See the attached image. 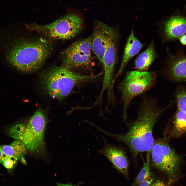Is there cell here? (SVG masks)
<instances>
[{
  "label": "cell",
  "instance_id": "25",
  "mask_svg": "<svg viewBox=\"0 0 186 186\" xmlns=\"http://www.w3.org/2000/svg\"><path fill=\"white\" fill-rule=\"evenodd\" d=\"M56 186H75L70 184H63L57 183Z\"/></svg>",
  "mask_w": 186,
  "mask_h": 186
},
{
  "label": "cell",
  "instance_id": "16",
  "mask_svg": "<svg viewBox=\"0 0 186 186\" xmlns=\"http://www.w3.org/2000/svg\"><path fill=\"white\" fill-rule=\"evenodd\" d=\"M4 154L6 156L13 157L18 160H21L26 164L24 156L28 151L24 144L16 140L8 145L1 146Z\"/></svg>",
  "mask_w": 186,
  "mask_h": 186
},
{
  "label": "cell",
  "instance_id": "8",
  "mask_svg": "<svg viewBox=\"0 0 186 186\" xmlns=\"http://www.w3.org/2000/svg\"><path fill=\"white\" fill-rule=\"evenodd\" d=\"M92 35L76 41L63 51L62 66L72 69L91 68Z\"/></svg>",
  "mask_w": 186,
  "mask_h": 186
},
{
  "label": "cell",
  "instance_id": "6",
  "mask_svg": "<svg viewBox=\"0 0 186 186\" xmlns=\"http://www.w3.org/2000/svg\"><path fill=\"white\" fill-rule=\"evenodd\" d=\"M83 19L78 14L70 13L47 25L34 23L25 25L27 29L50 38L68 40L81 32L83 29Z\"/></svg>",
  "mask_w": 186,
  "mask_h": 186
},
{
  "label": "cell",
  "instance_id": "22",
  "mask_svg": "<svg viewBox=\"0 0 186 186\" xmlns=\"http://www.w3.org/2000/svg\"><path fill=\"white\" fill-rule=\"evenodd\" d=\"M151 184L152 186H172L168 183H166L163 181L159 180L154 181Z\"/></svg>",
  "mask_w": 186,
  "mask_h": 186
},
{
  "label": "cell",
  "instance_id": "10",
  "mask_svg": "<svg viewBox=\"0 0 186 186\" xmlns=\"http://www.w3.org/2000/svg\"><path fill=\"white\" fill-rule=\"evenodd\" d=\"M115 31L113 27L101 22L96 23L92 35V51L101 63L109 40Z\"/></svg>",
  "mask_w": 186,
  "mask_h": 186
},
{
  "label": "cell",
  "instance_id": "7",
  "mask_svg": "<svg viewBox=\"0 0 186 186\" xmlns=\"http://www.w3.org/2000/svg\"><path fill=\"white\" fill-rule=\"evenodd\" d=\"M150 166L167 176L168 184L172 185L178 178L180 159L169 146L167 138L154 141L150 154Z\"/></svg>",
  "mask_w": 186,
  "mask_h": 186
},
{
  "label": "cell",
  "instance_id": "23",
  "mask_svg": "<svg viewBox=\"0 0 186 186\" xmlns=\"http://www.w3.org/2000/svg\"><path fill=\"white\" fill-rule=\"evenodd\" d=\"M179 39L182 45H186V34L181 36Z\"/></svg>",
  "mask_w": 186,
  "mask_h": 186
},
{
  "label": "cell",
  "instance_id": "5",
  "mask_svg": "<svg viewBox=\"0 0 186 186\" xmlns=\"http://www.w3.org/2000/svg\"><path fill=\"white\" fill-rule=\"evenodd\" d=\"M156 78V73L153 71L136 70L127 73L118 86L121 95L123 119L125 121L126 120L127 111L131 101L152 87Z\"/></svg>",
  "mask_w": 186,
  "mask_h": 186
},
{
  "label": "cell",
  "instance_id": "21",
  "mask_svg": "<svg viewBox=\"0 0 186 186\" xmlns=\"http://www.w3.org/2000/svg\"><path fill=\"white\" fill-rule=\"evenodd\" d=\"M156 176L154 173L149 177L142 181L136 186H150L154 181Z\"/></svg>",
  "mask_w": 186,
  "mask_h": 186
},
{
  "label": "cell",
  "instance_id": "26",
  "mask_svg": "<svg viewBox=\"0 0 186 186\" xmlns=\"http://www.w3.org/2000/svg\"><path fill=\"white\" fill-rule=\"evenodd\" d=\"M150 186H152L151 184Z\"/></svg>",
  "mask_w": 186,
  "mask_h": 186
},
{
  "label": "cell",
  "instance_id": "17",
  "mask_svg": "<svg viewBox=\"0 0 186 186\" xmlns=\"http://www.w3.org/2000/svg\"><path fill=\"white\" fill-rule=\"evenodd\" d=\"M186 131V113L178 109L175 116L173 126L170 132L172 136L179 137Z\"/></svg>",
  "mask_w": 186,
  "mask_h": 186
},
{
  "label": "cell",
  "instance_id": "14",
  "mask_svg": "<svg viewBox=\"0 0 186 186\" xmlns=\"http://www.w3.org/2000/svg\"><path fill=\"white\" fill-rule=\"evenodd\" d=\"M143 46L142 43L134 35L132 30L126 44L120 67L114 78V83L116 79L121 74L130 60L139 52Z\"/></svg>",
  "mask_w": 186,
  "mask_h": 186
},
{
  "label": "cell",
  "instance_id": "9",
  "mask_svg": "<svg viewBox=\"0 0 186 186\" xmlns=\"http://www.w3.org/2000/svg\"><path fill=\"white\" fill-rule=\"evenodd\" d=\"M118 35L116 31L110 38L105 51L102 64L104 71L102 89L100 94L103 95L107 90L108 94L113 93V74L117 55V43Z\"/></svg>",
  "mask_w": 186,
  "mask_h": 186
},
{
  "label": "cell",
  "instance_id": "24",
  "mask_svg": "<svg viewBox=\"0 0 186 186\" xmlns=\"http://www.w3.org/2000/svg\"><path fill=\"white\" fill-rule=\"evenodd\" d=\"M2 151L1 146H0V163L2 164V162L5 157Z\"/></svg>",
  "mask_w": 186,
  "mask_h": 186
},
{
  "label": "cell",
  "instance_id": "3",
  "mask_svg": "<svg viewBox=\"0 0 186 186\" xmlns=\"http://www.w3.org/2000/svg\"><path fill=\"white\" fill-rule=\"evenodd\" d=\"M101 73L92 76L75 74L63 66H55L46 70L41 75V84L51 97L61 100L67 96L76 85L96 78Z\"/></svg>",
  "mask_w": 186,
  "mask_h": 186
},
{
  "label": "cell",
  "instance_id": "4",
  "mask_svg": "<svg viewBox=\"0 0 186 186\" xmlns=\"http://www.w3.org/2000/svg\"><path fill=\"white\" fill-rule=\"evenodd\" d=\"M47 120L43 111H36L27 122L15 125L9 130L10 136L20 141L28 151L34 153L44 151V134Z\"/></svg>",
  "mask_w": 186,
  "mask_h": 186
},
{
  "label": "cell",
  "instance_id": "11",
  "mask_svg": "<svg viewBox=\"0 0 186 186\" xmlns=\"http://www.w3.org/2000/svg\"><path fill=\"white\" fill-rule=\"evenodd\" d=\"M99 152L105 156L118 172L129 179L130 162L123 149L110 144L105 141L104 146L99 151Z\"/></svg>",
  "mask_w": 186,
  "mask_h": 186
},
{
  "label": "cell",
  "instance_id": "1",
  "mask_svg": "<svg viewBox=\"0 0 186 186\" xmlns=\"http://www.w3.org/2000/svg\"><path fill=\"white\" fill-rule=\"evenodd\" d=\"M135 120L128 123V130L122 134L111 133L99 127L98 130L123 143L129 148L135 159L141 153L151 151L154 141L153 127L163 112L168 107H160L155 99H144L141 105Z\"/></svg>",
  "mask_w": 186,
  "mask_h": 186
},
{
  "label": "cell",
  "instance_id": "2",
  "mask_svg": "<svg viewBox=\"0 0 186 186\" xmlns=\"http://www.w3.org/2000/svg\"><path fill=\"white\" fill-rule=\"evenodd\" d=\"M53 48L52 42L43 38L18 39L7 49L6 58L9 63L18 70L32 72L41 67Z\"/></svg>",
  "mask_w": 186,
  "mask_h": 186
},
{
  "label": "cell",
  "instance_id": "13",
  "mask_svg": "<svg viewBox=\"0 0 186 186\" xmlns=\"http://www.w3.org/2000/svg\"><path fill=\"white\" fill-rule=\"evenodd\" d=\"M186 33V17L177 15L171 17L165 23L164 37L167 41H174Z\"/></svg>",
  "mask_w": 186,
  "mask_h": 186
},
{
  "label": "cell",
  "instance_id": "20",
  "mask_svg": "<svg viewBox=\"0 0 186 186\" xmlns=\"http://www.w3.org/2000/svg\"><path fill=\"white\" fill-rule=\"evenodd\" d=\"M18 160L13 157L6 156L2 164L6 168L9 169L13 167Z\"/></svg>",
  "mask_w": 186,
  "mask_h": 186
},
{
  "label": "cell",
  "instance_id": "18",
  "mask_svg": "<svg viewBox=\"0 0 186 186\" xmlns=\"http://www.w3.org/2000/svg\"><path fill=\"white\" fill-rule=\"evenodd\" d=\"M150 152H147L146 161L143 159V166L135 178L132 186H136L142 181L149 177L154 173L151 172L150 170Z\"/></svg>",
  "mask_w": 186,
  "mask_h": 186
},
{
  "label": "cell",
  "instance_id": "15",
  "mask_svg": "<svg viewBox=\"0 0 186 186\" xmlns=\"http://www.w3.org/2000/svg\"><path fill=\"white\" fill-rule=\"evenodd\" d=\"M153 42L137 57L135 63L136 71H146L156 57Z\"/></svg>",
  "mask_w": 186,
  "mask_h": 186
},
{
  "label": "cell",
  "instance_id": "12",
  "mask_svg": "<svg viewBox=\"0 0 186 186\" xmlns=\"http://www.w3.org/2000/svg\"><path fill=\"white\" fill-rule=\"evenodd\" d=\"M166 72L172 80L186 81V55L181 53L171 55L167 63Z\"/></svg>",
  "mask_w": 186,
  "mask_h": 186
},
{
  "label": "cell",
  "instance_id": "19",
  "mask_svg": "<svg viewBox=\"0 0 186 186\" xmlns=\"http://www.w3.org/2000/svg\"><path fill=\"white\" fill-rule=\"evenodd\" d=\"M176 96L178 109L186 113V90L178 91Z\"/></svg>",
  "mask_w": 186,
  "mask_h": 186
}]
</instances>
